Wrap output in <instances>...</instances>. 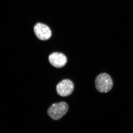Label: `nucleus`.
Segmentation results:
<instances>
[{
    "label": "nucleus",
    "instance_id": "1",
    "mask_svg": "<svg viewBox=\"0 0 133 133\" xmlns=\"http://www.w3.org/2000/svg\"><path fill=\"white\" fill-rule=\"evenodd\" d=\"M95 87L97 90L101 93H107L111 90L113 86L112 78L106 73L99 74L95 80Z\"/></svg>",
    "mask_w": 133,
    "mask_h": 133
},
{
    "label": "nucleus",
    "instance_id": "2",
    "mask_svg": "<svg viewBox=\"0 0 133 133\" xmlns=\"http://www.w3.org/2000/svg\"><path fill=\"white\" fill-rule=\"evenodd\" d=\"M69 108L67 104L64 102L53 104L48 109V114L51 118L58 120L66 114Z\"/></svg>",
    "mask_w": 133,
    "mask_h": 133
},
{
    "label": "nucleus",
    "instance_id": "3",
    "mask_svg": "<svg viewBox=\"0 0 133 133\" xmlns=\"http://www.w3.org/2000/svg\"><path fill=\"white\" fill-rule=\"evenodd\" d=\"M74 88L72 81L69 79H64L58 83L56 86V90L59 96L65 97L72 94Z\"/></svg>",
    "mask_w": 133,
    "mask_h": 133
},
{
    "label": "nucleus",
    "instance_id": "4",
    "mask_svg": "<svg viewBox=\"0 0 133 133\" xmlns=\"http://www.w3.org/2000/svg\"><path fill=\"white\" fill-rule=\"evenodd\" d=\"M34 30L36 37L41 40L45 41L49 39L52 34L49 26L42 23H38L35 25Z\"/></svg>",
    "mask_w": 133,
    "mask_h": 133
},
{
    "label": "nucleus",
    "instance_id": "5",
    "mask_svg": "<svg viewBox=\"0 0 133 133\" xmlns=\"http://www.w3.org/2000/svg\"><path fill=\"white\" fill-rule=\"evenodd\" d=\"M49 59L51 65L57 68L63 67L65 65L67 62L66 56L61 53H52L50 55Z\"/></svg>",
    "mask_w": 133,
    "mask_h": 133
}]
</instances>
